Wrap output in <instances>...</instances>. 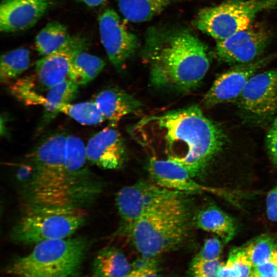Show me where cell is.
<instances>
[{
    "label": "cell",
    "mask_w": 277,
    "mask_h": 277,
    "mask_svg": "<svg viewBox=\"0 0 277 277\" xmlns=\"http://www.w3.org/2000/svg\"><path fill=\"white\" fill-rule=\"evenodd\" d=\"M228 258L232 262L237 277H251L254 267L246 255L243 247L234 248Z\"/></svg>",
    "instance_id": "cell-28"
},
{
    "label": "cell",
    "mask_w": 277,
    "mask_h": 277,
    "mask_svg": "<svg viewBox=\"0 0 277 277\" xmlns=\"http://www.w3.org/2000/svg\"><path fill=\"white\" fill-rule=\"evenodd\" d=\"M266 203L268 218L271 221L277 222V186L268 192Z\"/></svg>",
    "instance_id": "cell-32"
},
{
    "label": "cell",
    "mask_w": 277,
    "mask_h": 277,
    "mask_svg": "<svg viewBox=\"0 0 277 277\" xmlns=\"http://www.w3.org/2000/svg\"><path fill=\"white\" fill-rule=\"evenodd\" d=\"M81 2L90 7H96L104 4L106 0H80Z\"/></svg>",
    "instance_id": "cell-37"
},
{
    "label": "cell",
    "mask_w": 277,
    "mask_h": 277,
    "mask_svg": "<svg viewBox=\"0 0 277 277\" xmlns=\"http://www.w3.org/2000/svg\"><path fill=\"white\" fill-rule=\"evenodd\" d=\"M181 193L162 187L152 181H140L123 187L115 197L121 223L114 235H122L139 219Z\"/></svg>",
    "instance_id": "cell-9"
},
{
    "label": "cell",
    "mask_w": 277,
    "mask_h": 277,
    "mask_svg": "<svg viewBox=\"0 0 277 277\" xmlns=\"http://www.w3.org/2000/svg\"><path fill=\"white\" fill-rule=\"evenodd\" d=\"M98 22L102 44L110 62L120 71L137 49L138 38L113 9H106Z\"/></svg>",
    "instance_id": "cell-11"
},
{
    "label": "cell",
    "mask_w": 277,
    "mask_h": 277,
    "mask_svg": "<svg viewBox=\"0 0 277 277\" xmlns=\"http://www.w3.org/2000/svg\"><path fill=\"white\" fill-rule=\"evenodd\" d=\"M270 37L263 26L252 24L246 29L217 41L215 54L219 60L230 64L249 63L259 58Z\"/></svg>",
    "instance_id": "cell-10"
},
{
    "label": "cell",
    "mask_w": 277,
    "mask_h": 277,
    "mask_svg": "<svg viewBox=\"0 0 277 277\" xmlns=\"http://www.w3.org/2000/svg\"><path fill=\"white\" fill-rule=\"evenodd\" d=\"M86 153L89 163L109 170L122 168L127 157L123 138L112 126L94 134L86 146Z\"/></svg>",
    "instance_id": "cell-15"
},
{
    "label": "cell",
    "mask_w": 277,
    "mask_h": 277,
    "mask_svg": "<svg viewBox=\"0 0 277 277\" xmlns=\"http://www.w3.org/2000/svg\"><path fill=\"white\" fill-rule=\"evenodd\" d=\"M88 46V41L85 37L74 36L66 46L38 60L35 65L34 80L38 90L47 91L69 79L73 59L78 53L85 51Z\"/></svg>",
    "instance_id": "cell-13"
},
{
    "label": "cell",
    "mask_w": 277,
    "mask_h": 277,
    "mask_svg": "<svg viewBox=\"0 0 277 277\" xmlns=\"http://www.w3.org/2000/svg\"><path fill=\"white\" fill-rule=\"evenodd\" d=\"M142 57L152 86L181 92L195 88L210 62L206 45L185 28L152 30L147 35Z\"/></svg>",
    "instance_id": "cell-2"
},
{
    "label": "cell",
    "mask_w": 277,
    "mask_h": 277,
    "mask_svg": "<svg viewBox=\"0 0 277 277\" xmlns=\"http://www.w3.org/2000/svg\"><path fill=\"white\" fill-rule=\"evenodd\" d=\"M274 57L270 55L235 66L220 75L205 95L207 107L231 101L239 97L249 80Z\"/></svg>",
    "instance_id": "cell-12"
},
{
    "label": "cell",
    "mask_w": 277,
    "mask_h": 277,
    "mask_svg": "<svg viewBox=\"0 0 277 277\" xmlns=\"http://www.w3.org/2000/svg\"><path fill=\"white\" fill-rule=\"evenodd\" d=\"M148 170L151 181L170 190L187 194L215 191L199 184L184 167L168 159L151 158L148 164Z\"/></svg>",
    "instance_id": "cell-17"
},
{
    "label": "cell",
    "mask_w": 277,
    "mask_h": 277,
    "mask_svg": "<svg viewBox=\"0 0 277 277\" xmlns=\"http://www.w3.org/2000/svg\"><path fill=\"white\" fill-rule=\"evenodd\" d=\"M33 166L26 160L25 163L21 164L16 171V179L23 186L30 181L33 176Z\"/></svg>",
    "instance_id": "cell-34"
},
{
    "label": "cell",
    "mask_w": 277,
    "mask_h": 277,
    "mask_svg": "<svg viewBox=\"0 0 277 277\" xmlns=\"http://www.w3.org/2000/svg\"><path fill=\"white\" fill-rule=\"evenodd\" d=\"M223 264L219 260L205 262L192 259L189 277H219V271Z\"/></svg>",
    "instance_id": "cell-29"
},
{
    "label": "cell",
    "mask_w": 277,
    "mask_h": 277,
    "mask_svg": "<svg viewBox=\"0 0 277 277\" xmlns=\"http://www.w3.org/2000/svg\"><path fill=\"white\" fill-rule=\"evenodd\" d=\"M86 219L84 210H26L11 230L10 238L13 242L23 245L66 238L83 226Z\"/></svg>",
    "instance_id": "cell-6"
},
{
    "label": "cell",
    "mask_w": 277,
    "mask_h": 277,
    "mask_svg": "<svg viewBox=\"0 0 277 277\" xmlns=\"http://www.w3.org/2000/svg\"><path fill=\"white\" fill-rule=\"evenodd\" d=\"M251 277H263L261 275H259L254 273H253L252 275H251Z\"/></svg>",
    "instance_id": "cell-39"
},
{
    "label": "cell",
    "mask_w": 277,
    "mask_h": 277,
    "mask_svg": "<svg viewBox=\"0 0 277 277\" xmlns=\"http://www.w3.org/2000/svg\"><path fill=\"white\" fill-rule=\"evenodd\" d=\"M87 162L83 141L76 136L68 135L65 167L68 196L73 209L86 210L94 203L103 191L102 181L89 168Z\"/></svg>",
    "instance_id": "cell-8"
},
{
    "label": "cell",
    "mask_w": 277,
    "mask_h": 277,
    "mask_svg": "<svg viewBox=\"0 0 277 277\" xmlns=\"http://www.w3.org/2000/svg\"><path fill=\"white\" fill-rule=\"evenodd\" d=\"M30 52L26 48H18L3 54L0 61V81L8 83L16 78L29 66Z\"/></svg>",
    "instance_id": "cell-25"
},
{
    "label": "cell",
    "mask_w": 277,
    "mask_h": 277,
    "mask_svg": "<svg viewBox=\"0 0 277 277\" xmlns=\"http://www.w3.org/2000/svg\"><path fill=\"white\" fill-rule=\"evenodd\" d=\"M67 136L64 131L50 132L26 155L34 172L30 181L21 187L24 211L73 209L69 205L65 167Z\"/></svg>",
    "instance_id": "cell-3"
},
{
    "label": "cell",
    "mask_w": 277,
    "mask_h": 277,
    "mask_svg": "<svg viewBox=\"0 0 277 277\" xmlns=\"http://www.w3.org/2000/svg\"><path fill=\"white\" fill-rule=\"evenodd\" d=\"M105 65L104 61L100 57L82 51L72 61L69 79L78 86L85 85L94 79Z\"/></svg>",
    "instance_id": "cell-24"
},
{
    "label": "cell",
    "mask_w": 277,
    "mask_h": 277,
    "mask_svg": "<svg viewBox=\"0 0 277 277\" xmlns=\"http://www.w3.org/2000/svg\"><path fill=\"white\" fill-rule=\"evenodd\" d=\"M181 193L135 222L122 235L145 259H152L183 245L190 234L193 214Z\"/></svg>",
    "instance_id": "cell-4"
},
{
    "label": "cell",
    "mask_w": 277,
    "mask_h": 277,
    "mask_svg": "<svg viewBox=\"0 0 277 277\" xmlns=\"http://www.w3.org/2000/svg\"><path fill=\"white\" fill-rule=\"evenodd\" d=\"M124 19L132 23L149 21L180 0H117Z\"/></svg>",
    "instance_id": "cell-22"
},
{
    "label": "cell",
    "mask_w": 277,
    "mask_h": 277,
    "mask_svg": "<svg viewBox=\"0 0 277 277\" xmlns=\"http://www.w3.org/2000/svg\"><path fill=\"white\" fill-rule=\"evenodd\" d=\"M132 270L125 254L113 247H106L99 251L91 266L93 277H126Z\"/></svg>",
    "instance_id": "cell-20"
},
{
    "label": "cell",
    "mask_w": 277,
    "mask_h": 277,
    "mask_svg": "<svg viewBox=\"0 0 277 277\" xmlns=\"http://www.w3.org/2000/svg\"><path fill=\"white\" fill-rule=\"evenodd\" d=\"M223 248L222 242L217 238L207 239L193 260L211 262L219 260Z\"/></svg>",
    "instance_id": "cell-30"
},
{
    "label": "cell",
    "mask_w": 277,
    "mask_h": 277,
    "mask_svg": "<svg viewBox=\"0 0 277 277\" xmlns=\"http://www.w3.org/2000/svg\"><path fill=\"white\" fill-rule=\"evenodd\" d=\"M275 7L277 0H227L201 10L194 24L219 41L249 27L259 13Z\"/></svg>",
    "instance_id": "cell-7"
},
{
    "label": "cell",
    "mask_w": 277,
    "mask_h": 277,
    "mask_svg": "<svg viewBox=\"0 0 277 277\" xmlns=\"http://www.w3.org/2000/svg\"><path fill=\"white\" fill-rule=\"evenodd\" d=\"M238 100L241 108L251 115L265 117L275 113L277 110V70L253 75Z\"/></svg>",
    "instance_id": "cell-14"
},
{
    "label": "cell",
    "mask_w": 277,
    "mask_h": 277,
    "mask_svg": "<svg viewBox=\"0 0 277 277\" xmlns=\"http://www.w3.org/2000/svg\"><path fill=\"white\" fill-rule=\"evenodd\" d=\"M197 228L216 234L227 243L235 236L237 228L234 219L214 205L204 206L193 216Z\"/></svg>",
    "instance_id": "cell-19"
},
{
    "label": "cell",
    "mask_w": 277,
    "mask_h": 277,
    "mask_svg": "<svg viewBox=\"0 0 277 277\" xmlns=\"http://www.w3.org/2000/svg\"><path fill=\"white\" fill-rule=\"evenodd\" d=\"M268 153L273 164L277 167V116L273 121L266 136Z\"/></svg>",
    "instance_id": "cell-31"
},
{
    "label": "cell",
    "mask_w": 277,
    "mask_h": 277,
    "mask_svg": "<svg viewBox=\"0 0 277 277\" xmlns=\"http://www.w3.org/2000/svg\"><path fill=\"white\" fill-rule=\"evenodd\" d=\"M93 101L105 120L112 127L124 116L136 113L141 108V103L138 100L117 88H107L100 91Z\"/></svg>",
    "instance_id": "cell-18"
},
{
    "label": "cell",
    "mask_w": 277,
    "mask_h": 277,
    "mask_svg": "<svg viewBox=\"0 0 277 277\" xmlns=\"http://www.w3.org/2000/svg\"><path fill=\"white\" fill-rule=\"evenodd\" d=\"M219 277H237L232 262L230 259L226 264H223L219 271Z\"/></svg>",
    "instance_id": "cell-36"
},
{
    "label": "cell",
    "mask_w": 277,
    "mask_h": 277,
    "mask_svg": "<svg viewBox=\"0 0 277 277\" xmlns=\"http://www.w3.org/2000/svg\"><path fill=\"white\" fill-rule=\"evenodd\" d=\"M277 271V259H273L254 267L253 273L259 275L269 274Z\"/></svg>",
    "instance_id": "cell-35"
},
{
    "label": "cell",
    "mask_w": 277,
    "mask_h": 277,
    "mask_svg": "<svg viewBox=\"0 0 277 277\" xmlns=\"http://www.w3.org/2000/svg\"><path fill=\"white\" fill-rule=\"evenodd\" d=\"M51 0H3L0 6V29L14 32L34 26L49 8Z\"/></svg>",
    "instance_id": "cell-16"
},
{
    "label": "cell",
    "mask_w": 277,
    "mask_h": 277,
    "mask_svg": "<svg viewBox=\"0 0 277 277\" xmlns=\"http://www.w3.org/2000/svg\"><path fill=\"white\" fill-rule=\"evenodd\" d=\"M243 248L254 267L277 259V242L275 239L270 234L259 235L251 240Z\"/></svg>",
    "instance_id": "cell-26"
},
{
    "label": "cell",
    "mask_w": 277,
    "mask_h": 277,
    "mask_svg": "<svg viewBox=\"0 0 277 277\" xmlns=\"http://www.w3.org/2000/svg\"><path fill=\"white\" fill-rule=\"evenodd\" d=\"M261 276L263 277H277V271H276L275 272L269 274L265 275H261Z\"/></svg>",
    "instance_id": "cell-38"
},
{
    "label": "cell",
    "mask_w": 277,
    "mask_h": 277,
    "mask_svg": "<svg viewBox=\"0 0 277 277\" xmlns=\"http://www.w3.org/2000/svg\"><path fill=\"white\" fill-rule=\"evenodd\" d=\"M91 243L82 236L44 241L15 257L5 271L15 277H81Z\"/></svg>",
    "instance_id": "cell-5"
},
{
    "label": "cell",
    "mask_w": 277,
    "mask_h": 277,
    "mask_svg": "<svg viewBox=\"0 0 277 277\" xmlns=\"http://www.w3.org/2000/svg\"><path fill=\"white\" fill-rule=\"evenodd\" d=\"M72 37L65 25L57 22H52L38 33L35 39V46L38 53L44 56L66 46Z\"/></svg>",
    "instance_id": "cell-23"
},
{
    "label": "cell",
    "mask_w": 277,
    "mask_h": 277,
    "mask_svg": "<svg viewBox=\"0 0 277 277\" xmlns=\"http://www.w3.org/2000/svg\"><path fill=\"white\" fill-rule=\"evenodd\" d=\"M59 112L68 115L84 125H95L105 121L96 104L92 100L76 104H64Z\"/></svg>",
    "instance_id": "cell-27"
},
{
    "label": "cell",
    "mask_w": 277,
    "mask_h": 277,
    "mask_svg": "<svg viewBox=\"0 0 277 277\" xmlns=\"http://www.w3.org/2000/svg\"><path fill=\"white\" fill-rule=\"evenodd\" d=\"M151 263L152 260L149 263L134 268L126 277H162Z\"/></svg>",
    "instance_id": "cell-33"
},
{
    "label": "cell",
    "mask_w": 277,
    "mask_h": 277,
    "mask_svg": "<svg viewBox=\"0 0 277 277\" xmlns=\"http://www.w3.org/2000/svg\"><path fill=\"white\" fill-rule=\"evenodd\" d=\"M135 129L141 134L160 136L167 158L194 177L202 174L227 142L223 128L193 105L148 117Z\"/></svg>",
    "instance_id": "cell-1"
},
{
    "label": "cell",
    "mask_w": 277,
    "mask_h": 277,
    "mask_svg": "<svg viewBox=\"0 0 277 277\" xmlns=\"http://www.w3.org/2000/svg\"><path fill=\"white\" fill-rule=\"evenodd\" d=\"M78 86L67 79L47 90L44 96V113L37 128L41 132L60 113V107L70 103L78 92Z\"/></svg>",
    "instance_id": "cell-21"
}]
</instances>
